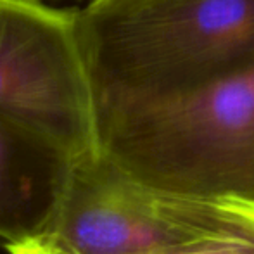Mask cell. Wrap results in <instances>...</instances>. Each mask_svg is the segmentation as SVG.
<instances>
[{
	"label": "cell",
	"mask_w": 254,
	"mask_h": 254,
	"mask_svg": "<svg viewBox=\"0 0 254 254\" xmlns=\"http://www.w3.org/2000/svg\"><path fill=\"white\" fill-rule=\"evenodd\" d=\"M9 254H54L51 249H47L40 241L31 239V241L16 242V244H7Z\"/></svg>",
	"instance_id": "7"
},
{
	"label": "cell",
	"mask_w": 254,
	"mask_h": 254,
	"mask_svg": "<svg viewBox=\"0 0 254 254\" xmlns=\"http://www.w3.org/2000/svg\"><path fill=\"white\" fill-rule=\"evenodd\" d=\"M0 116L73 161L97 154L76 9L0 0Z\"/></svg>",
	"instance_id": "3"
},
{
	"label": "cell",
	"mask_w": 254,
	"mask_h": 254,
	"mask_svg": "<svg viewBox=\"0 0 254 254\" xmlns=\"http://www.w3.org/2000/svg\"><path fill=\"white\" fill-rule=\"evenodd\" d=\"M74 161L0 116V239L7 244L44 234Z\"/></svg>",
	"instance_id": "5"
},
{
	"label": "cell",
	"mask_w": 254,
	"mask_h": 254,
	"mask_svg": "<svg viewBox=\"0 0 254 254\" xmlns=\"http://www.w3.org/2000/svg\"><path fill=\"white\" fill-rule=\"evenodd\" d=\"M76 28L94 111L185 95L254 67V0H90Z\"/></svg>",
	"instance_id": "1"
},
{
	"label": "cell",
	"mask_w": 254,
	"mask_h": 254,
	"mask_svg": "<svg viewBox=\"0 0 254 254\" xmlns=\"http://www.w3.org/2000/svg\"><path fill=\"white\" fill-rule=\"evenodd\" d=\"M94 118L97 154L135 180L187 197L254 201V67Z\"/></svg>",
	"instance_id": "2"
},
{
	"label": "cell",
	"mask_w": 254,
	"mask_h": 254,
	"mask_svg": "<svg viewBox=\"0 0 254 254\" xmlns=\"http://www.w3.org/2000/svg\"><path fill=\"white\" fill-rule=\"evenodd\" d=\"M149 254H254V201L232 199L197 234Z\"/></svg>",
	"instance_id": "6"
},
{
	"label": "cell",
	"mask_w": 254,
	"mask_h": 254,
	"mask_svg": "<svg viewBox=\"0 0 254 254\" xmlns=\"http://www.w3.org/2000/svg\"><path fill=\"white\" fill-rule=\"evenodd\" d=\"M230 201L157 190L95 154L73 163L37 241L54 254H149L197 234Z\"/></svg>",
	"instance_id": "4"
}]
</instances>
